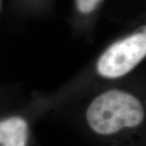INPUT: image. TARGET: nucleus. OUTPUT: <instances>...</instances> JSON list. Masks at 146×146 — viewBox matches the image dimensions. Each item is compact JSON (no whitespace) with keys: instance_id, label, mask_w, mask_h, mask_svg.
<instances>
[{"instance_id":"f257e3e1","label":"nucleus","mask_w":146,"mask_h":146,"mask_svg":"<svg viewBox=\"0 0 146 146\" xmlns=\"http://www.w3.org/2000/svg\"><path fill=\"white\" fill-rule=\"evenodd\" d=\"M145 112L141 102L120 90L101 94L89 105L86 118L92 129L102 135H110L124 127L138 126Z\"/></svg>"},{"instance_id":"f03ea898","label":"nucleus","mask_w":146,"mask_h":146,"mask_svg":"<svg viewBox=\"0 0 146 146\" xmlns=\"http://www.w3.org/2000/svg\"><path fill=\"white\" fill-rule=\"evenodd\" d=\"M146 54L145 33H135L110 46L98 62L100 75L118 78L126 75L143 60Z\"/></svg>"},{"instance_id":"7ed1b4c3","label":"nucleus","mask_w":146,"mask_h":146,"mask_svg":"<svg viewBox=\"0 0 146 146\" xmlns=\"http://www.w3.org/2000/svg\"><path fill=\"white\" fill-rule=\"evenodd\" d=\"M28 125L20 117L0 121V145L3 146H26Z\"/></svg>"},{"instance_id":"20e7f679","label":"nucleus","mask_w":146,"mask_h":146,"mask_svg":"<svg viewBox=\"0 0 146 146\" xmlns=\"http://www.w3.org/2000/svg\"><path fill=\"white\" fill-rule=\"evenodd\" d=\"M102 0H76V5L79 11L84 14H88L95 10Z\"/></svg>"}]
</instances>
